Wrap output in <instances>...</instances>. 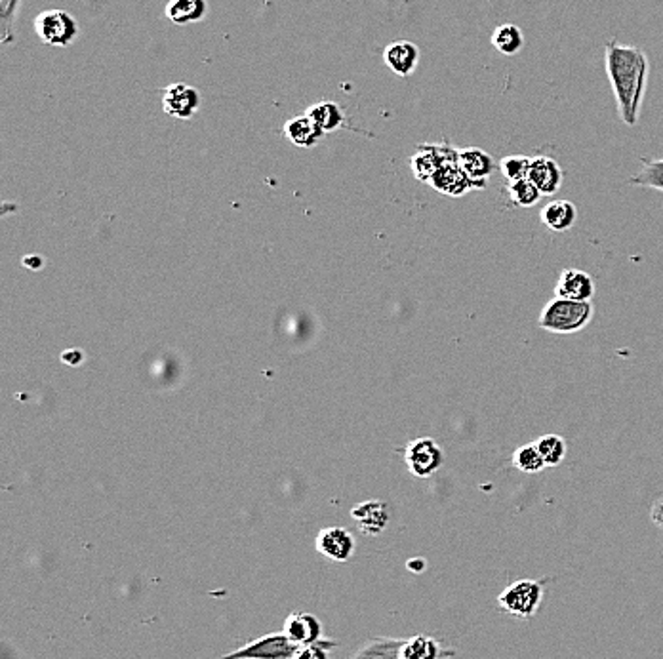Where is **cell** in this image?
<instances>
[{"instance_id": "484cf974", "label": "cell", "mask_w": 663, "mask_h": 659, "mask_svg": "<svg viewBox=\"0 0 663 659\" xmlns=\"http://www.w3.org/2000/svg\"><path fill=\"white\" fill-rule=\"evenodd\" d=\"M507 193H509L511 201L515 203L517 206H522V208L537 204V203H540V198L544 196L540 191H537V188L528 178L507 183Z\"/></svg>"}, {"instance_id": "7402d4cb", "label": "cell", "mask_w": 663, "mask_h": 659, "mask_svg": "<svg viewBox=\"0 0 663 659\" xmlns=\"http://www.w3.org/2000/svg\"><path fill=\"white\" fill-rule=\"evenodd\" d=\"M307 117H311L312 120L317 122V126L327 134V132H332L335 128H340L343 124V113L342 109L337 107L335 103H330V102H320L317 105H312L307 109Z\"/></svg>"}, {"instance_id": "83f0119b", "label": "cell", "mask_w": 663, "mask_h": 659, "mask_svg": "<svg viewBox=\"0 0 663 659\" xmlns=\"http://www.w3.org/2000/svg\"><path fill=\"white\" fill-rule=\"evenodd\" d=\"M530 165H532V158L522 157V155H511L499 163V170H502V173L507 178V183H511V181L527 180L530 172Z\"/></svg>"}, {"instance_id": "5b68a950", "label": "cell", "mask_w": 663, "mask_h": 659, "mask_svg": "<svg viewBox=\"0 0 663 659\" xmlns=\"http://www.w3.org/2000/svg\"><path fill=\"white\" fill-rule=\"evenodd\" d=\"M299 644H296L286 632H269V635L244 644L221 659H294Z\"/></svg>"}, {"instance_id": "e0dca14e", "label": "cell", "mask_w": 663, "mask_h": 659, "mask_svg": "<svg viewBox=\"0 0 663 659\" xmlns=\"http://www.w3.org/2000/svg\"><path fill=\"white\" fill-rule=\"evenodd\" d=\"M351 515L358 522L360 530L365 533H370V536L382 533L387 526V522H389V513H387L385 505L380 502L362 503L353 509Z\"/></svg>"}, {"instance_id": "44dd1931", "label": "cell", "mask_w": 663, "mask_h": 659, "mask_svg": "<svg viewBox=\"0 0 663 659\" xmlns=\"http://www.w3.org/2000/svg\"><path fill=\"white\" fill-rule=\"evenodd\" d=\"M492 44L499 54L515 56L524 46V34L517 25H513V23L497 25L492 33Z\"/></svg>"}, {"instance_id": "30bf717a", "label": "cell", "mask_w": 663, "mask_h": 659, "mask_svg": "<svg viewBox=\"0 0 663 659\" xmlns=\"http://www.w3.org/2000/svg\"><path fill=\"white\" fill-rule=\"evenodd\" d=\"M383 59L398 77H410L414 74L420 64V48L410 41H393L383 50Z\"/></svg>"}, {"instance_id": "ac0fdd59", "label": "cell", "mask_w": 663, "mask_h": 659, "mask_svg": "<svg viewBox=\"0 0 663 659\" xmlns=\"http://www.w3.org/2000/svg\"><path fill=\"white\" fill-rule=\"evenodd\" d=\"M284 134L297 147H312L324 135V132L317 126V122L307 115L288 120L284 124Z\"/></svg>"}, {"instance_id": "2e32d148", "label": "cell", "mask_w": 663, "mask_h": 659, "mask_svg": "<svg viewBox=\"0 0 663 659\" xmlns=\"http://www.w3.org/2000/svg\"><path fill=\"white\" fill-rule=\"evenodd\" d=\"M578 219V208L570 201H551L542 208V221L547 229L555 233H565L574 227Z\"/></svg>"}, {"instance_id": "ffe728a7", "label": "cell", "mask_w": 663, "mask_h": 659, "mask_svg": "<svg viewBox=\"0 0 663 659\" xmlns=\"http://www.w3.org/2000/svg\"><path fill=\"white\" fill-rule=\"evenodd\" d=\"M448 655H454V652H444L439 642L425 635L406 639L403 646V659H443Z\"/></svg>"}, {"instance_id": "d4e9b609", "label": "cell", "mask_w": 663, "mask_h": 659, "mask_svg": "<svg viewBox=\"0 0 663 659\" xmlns=\"http://www.w3.org/2000/svg\"><path fill=\"white\" fill-rule=\"evenodd\" d=\"M513 465L522 472H530V475H534V472H540L547 467L536 444L519 446L515 454H513Z\"/></svg>"}, {"instance_id": "4fadbf2b", "label": "cell", "mask_w": 663, "mask_h": 659, "mask_svg": "<svg viewBox=\"0 0 663 659\" xmlns=\"http://www.w3.org/2000/svg\"><path fill=\"white\" fill-rule=\"evenodd\" d=\"M284 632L296 644L307 646V644H315V642L320 640L322 625H320V621L312 614L296 612V614L288 616L286 624H284Z\"/></svg>"}, {"instance_id": "5bb4252c", "label": "cell", "mask_w": 663, "mask_h": 659, "mask_svg": "<svg viewBox=\"0 0 663 659\" xmlns=\"http://www.w3.org/2000/svg\"><path fill=\"white\" fill-rule=\"evenodd\" d=\"M458 165L473 181H481V183H486L488 176H490V173L496 170L494 158L477 147L461 149L458 155Z\"/></svg>"}, {"instance_id": "9a60e30c", "label": "cell", "mask_w": 663, "mask_h": 659, "mask_svg": "<svg viewBox=\"0 0 663 659\" xmlns=\"http://www.w3.org/2000/svg\"><path fill=\"white\" fill-rule=\"evenodd\" d=\"M406 639L374 637L366 640L349 659H403V646Z\"/></svg>"}, {"instance_id": "7a4b0ae2", "label": "cell", "mask_w": 663, "mask_h": 659, "mask_svg": "<svg viewBox=\"0 0 663 659\" xmlns=\"http://www.w3.org/2000/svg\"><path fill=\"white\" fill-rule=\"evenodd\" d=\"M593 318L591 302H574L565 297H555L540 313L537 325L551 333L582 332Z\"/></svg>"}, {"instance_id": "d6a6232c", "label": "cell", "mask_w": 663, "mask_h": 659, "mask_svg": "<svg viewBox=\"0 0 663 659\" xmlns=\"http://www.w3.org/2000/svg\"><path fill=\"white\" fill-rule=\"evenodd\" d=\"M23 265L33 269V271H39L42 267V257L41 256H27V257H23Z\"/></svg>"}, {"instance_id": "6da1fadb", "label": "cell", "mask_w": 663, "mask_h": 659, "mask_svg": "<svg viewBox=\"0 0 663 659\" xmlns=\"http://www.w3.org/2000/svg\"><path fill=\"white\" fill-rule=\"evenodd\" d=\"M605 61L620 117L628 126H635L646 92L650 71L648 57L641 48L623 46L612 41L606 44Z\"/></svg>"}, {"instance_id": "f546056e", "label": "cell", "mask_w": 663, "mask_h": 659, "mask_svg": "<svg viewBox=\"0 0 663 659\" xmlns=\"http://www.w3.org/2000/svg\"><path fill=\"white\" fill-rule=\"evenodd\" d=\"M82 360H84V355L79 349H69L61 353V363H66L69 366H79Z\"/></svg>"}, {"instance_id": "1f68e13d", "label": "cell", "mask_w": 663, "mask_h": 659, "mask_svg": "<svg viewBox=\"0 0 663 659\" xmlns=\"http://www.w3.org/2000/svg\"><path fill=\"white\" fill-rule=\"evenodd\" d=\"M406 568H408L410 571H414V574H421V571H423L425 568H428V563H425V558L416 556V558H412V561H408Z\"/></svg>"}, {"instance_id": "4dcf8cb0", "label": "cell", "mask_w": 663, "mask_h": 659, "mask_svg": "<svg viewBox=\"0 0 663 659\" xmlns=\"http://www.w3.org/2000/svg\"><path fill=\"white\" fill-rule=\"evenodd\" d=\"M650 518H652L654 525L663 530V497H659L658 502H654L652 509H650Z\"/></svg>"}, {"instance_id": "52a82bcc", "label": "cell", "mask_w": 663, "mask_h": 659, "mask_svg": "<svg viewBox=\"0 0 663 659\" xmlns=\"http://www.w3.org/2000/svg\"><path fill=\"white\" fill-rule=\"evenodd\" d=\"M200 107V94L193 86L185 82L170 84L162 96V109L173 119H191Z\"/></svg>"}, {"instance_id": "cb8c5ba5", "label": "cell", "mask_w": 663, "mask_h": 659, "mask_svg": "<svg viewBox=\"0 0 663 659\" xmlns=\"http://www.w3.org/2000/svg\"><path fill=\"white\" fill-rule=\"evenodd\" d=\"M537 450H540L544 462L547 467H557L567 457V442L559 434H544V437L536 442Z\"/></svg>"}, {"instance_id": "3957f363", "label": "cell", "mask_w": 663, "mask_h": 659, "mask_svg": "<svg viewBox=\"0 0 663 659\" xmlns=\"http://www.w3.org/2000/svg\"><path fill=\"white\" fill-rule=\"evenodd\" d=\"M542 596V583H537L534 579H519L515 583H511V586L497 596V604L502 610H505L511 616L530 619L536 616L537 608H540Z\"/></svg>"}, {"instance_id": "d6986e66", "label": "cell", "mask_w": 663, "mask_h": 659, "mask_svg": "<svg viewBox=\"0 0 663 659\" xmlns=\"http://www.w3.org/2000/svg\"><path fill=\"white\" fill-rule=\"evenodd\" d=\"M208 11L206 0H168L166 18L173 25H189L204 19Z\"/></svg>"}, {"instance_id": "7c38bea8", "label": "cell", "mask_w": 663, "mask_h": 659, "mask_svg": "<svg viewBox=\"0 0 663 659\" xmlns=\"http://www.w3.org/2000/svg\"><path fill=\"white\" fill-rule=\"evenodd\" d=\"M562 168L559 166L557 160L549 158V157H534L530 172H528V180L536 185L537 191L542 195H555L560 185H562Z\"/></svg>"}, {"instance_id": "8fae6325", "label": "cell", "mask_w": 663, "mask_h": 659, "mask_svg": "<svg viewBox=\"0 0 663 659\" xmlns=\"http://www.w3.org/2000/svg\"><path fill=\"white\" fill-rule=\"evenodd\" d=\"M317 551L324 556H328L330 561L345 563L347 558H351L355 551V541L351 533L345 528H327L319 533Z\"/></svg>"}, {"instance_id": "277c9868", "label": "cell", "mask_w": 663, "mask_h": 659, "mask_svg": "<svg viewBox=\"0 0 663 659\" xmlns=\"http://www.w3.org/2000/svg\"><path fill=\"white\" fill-rule=\"evenodd\" d=\"M35 29L44 44L59 48L71 46L79 36V23L64 10L41 11L35 19Z\"/></svg>"}, {"instance_id": "603a6c76", "label": "cell", "mask_w": 663, "mask_h": 659, "mask_svg": "<svg viewBox=\"0 0 663 659\" xmlns=\"http://www.w3.org/2000/svg\"><path fill=\"white\" fill-rule=\"evenodd\" d=\"M635 188L656 189L663 193V158L659 160H644L643 168L629 180Z\"/></svg>"}, {"instance_id": "ba28073f", "label": "cell", "mask_w": 663, "mask_h": 659, "mask_svg": "<svg viewBox=\"0 0 663 659\" xmlns=\"http://www.w3.org/2000/svg\"><path fill=\"white\" fill-rule=\"evenodd\" d=\"M436 191H441L450 196H461L466 195L469 189H484L486 183L481 181H473L467 173L459 168L458 163H448L443 165L439 170L433 173V178L429 181Z\"/></svg>"}, {"instance_id": "f1b7e54d", "label": "cell", "mask_w": 663, "mask_h": 659, "mask_svg": "<svg viewBox=\"0 0 663 659\" xmlns=\"http://www.w3.org/2000/svg\"><path fill=\"white\" fill-rule=\"evenodd\" d=\"M334 648V642H315V644H307V646H299V650L296 652L294 659H328L327 650Z\"/></svg>"}, {"instance_id": "9c48e42d", "label": "cell", "mask_w": 663, "mask_h": 659, "mask_svg": "<svg viewBox=\"0 0 663 659\" xmlns=\"http://www.w3.org/2000/svg\"><path fill=\"white\" fill-rule=\"evenodd\" d=\"M595 290L597 286L590 272L580 269H567L562 271V275L559 277L555 295L574 302H591Z\"/></svg>"}, {"instance_id": "8992f818", "label": "cell", "mask_w": 663, "mask_h": 659, "mask_svg": "<svg viewBox=\"0 0 663 659\" xmlns=\"http://www.w3.org/2000/svg\"><path fill=\"white\" fill-rule=\"evenodd\" d=\"M405 459L412 475H416L420 479H428L443 467L444 452L433 439L423 437V439L412 441L406 446Z\"/></svg>"}, {"instance_id": "4316f807", "label": "cell", "mask_w": 663, "mask_h": 659, "mask_svg": "<svg viewBox=\"0 0 663 659\" xmlns=\"http://www.w3.org/2000/svg\"><path fill=\"white\" fill-rule=\"evenodd\" d=\"M21 0H0V23H3V42L16 41V19L19 14Z\"/></svg>"}]
</instances>
